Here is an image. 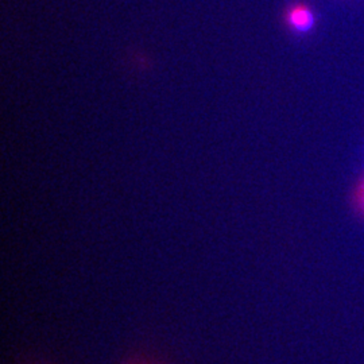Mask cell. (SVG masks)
Instances as JSON below:
<instances>
[{
	"label": "cell",
	"instance_id": "1",
	"mask_svg": "<svg viewBox=\"0 0 364 364\" xmlns=\"http://www.w3.org/2000/svg\"><path fill=\"white\" fill-rule=\"evenodd\" d=\"M287 23L294 33L306 34L316 26V15L306 4L297 3L287 10Z\"/></svg>",
	"mask_w": 364,
	"mask_h": 364
},
{
	"label": "cell",
	"instance_id": "2",
	"mask_svg": "<svg viewBox=\"0 0 364 364\" xmlns=\"http://www.w3.org/2000/svg\"><path fill=\"white\" fill-rule=\"evenodd\" d=\"M360 200H362V203H363V207H364V186H363V189H362V193H360Z\"/></svg>",
	"mask_w": 364,
	"mask_h": 364
}]
</instances>
